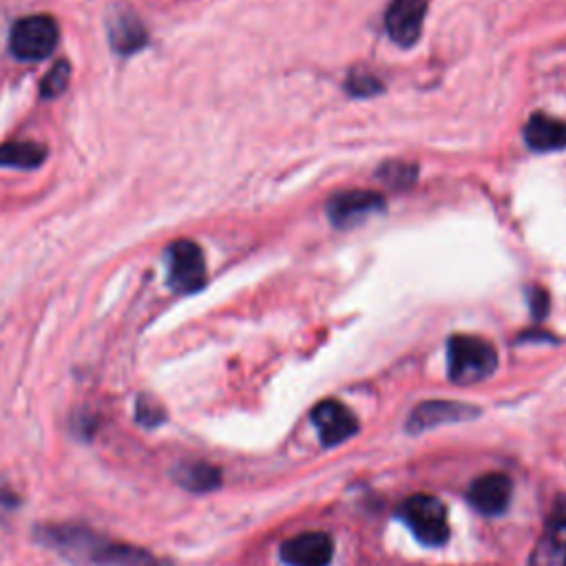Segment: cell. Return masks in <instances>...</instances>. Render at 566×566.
<instances>
[{"instance_id":"7","label":"cell","mask_w":566,"mask_h":566,"mask_svg":"<svg viewBox=\"0 0 566 566\" xmlns=\"http://www.w3.org/2000/svg\"><path fill=\"white\" fill-rule=\"evenodd\" d=\"M310 418L325 447H336L358 431V418L354 411L334 398L321 400L312 409Z\"/></svg>"},{"instance_id":"3","label":"cell","mask_w":566,"mask_h":566,"mask_svg":"<svg viewBox=\"0 0 566 566\" xmlns=\"http://www.w3.org/2000/svg\"><path fill=\"white\" fill-rule=\"evenodd\" d=\"M398 517L409 526L418 542L424 546H440L449 539V520L444 504L429 493L409 495L400 509Z\"/></svg>"},{"instance_id":"9","label":"cell","mask_w":566,"mask_h":566,"mask_svg":"<svg viewBox=\"0 0 566 566\" xmlns=\"http://www.w3.org/2000/svg\"><path fill=\"white\" fill-rule=\"evenodd\" d=\"M429 0H391L385 13V29L389 38L400 46L418 42L427 15Z\"/></svg>"},{"instance_id":"13","label":"cell","mask_w":566,"mask_h":566,"mask_svg":"<svg viewBox=\"0 0 566 566\" xmlns=\"http://www.w3.org/2000/svg\"><path fill=\"white\" fill-rule=\"evenodd\" d=\"M524 139L537 153L562 150L566 148V122L544 113H533L524 126Z\"/></svg>"},{"instance_id":"21","label":"cell","mask_w":566,"mask_h":566,"mask_svg":"<svg viewBox=\"0 0 566 566\" xmlns=\"http://www.w3.org/2000/svg\"><path fill=\"white\" fill-rule=\"evenodd\" d=\"M531 307H533V314L537 318H542L546 314V307H548V296L544 290H533V296H531Z\"/></svg>"},{"instance_id":"20","label":"cell","mask_w":566,"mask_h":566,"mask_svg":"<svg viewBox=\"0 0 566 566\" xmlns=\"http://www.w3.org/2000/svg\"><path fill=\"white\" fill-rule=\"evenodd\" d=\"M380 88H382L380 82L376 77H371V75L360 73V75H352L349 77V91L354 95H371V93H376Z\"/></svg>"},{"instance_id":"12","label":"cell","mask_w":566,"mask_h":566,"mask_svg":"<svg viewBox=\"0 0 566 566\" xmlns=\"http://www.w3.org/2000/svg\"><path fill=\"white\" fill-rule=\"evenodd\" d=\"M513 495V482L504 473H484L475 478L467 491L469 504L482 515H500Z\"/></svg>"},{"instance_id":"14","label":"cell","mask_w":566,"mask_h":566,"mask_svg":"<svg viewBox=\"0 0 566 566\" xmlns=\"http://www.w3.org/2000/svg\"><path fill=\"white\" fill-rule=\"evenodd\" d=\"M108 38L115 51L133 53L146 44V29L130 11H119L108 29Z\"/></svg>"},{"instance_id":"10","label":"cell","mask_w":566,"mask_h":566,"mask_svg":"<svg viewBox=\"0 0 566 566\" xmlns=\"http://www.w3.org/2000/svg\"><path fill=\"white\" fill-rule=\"evenodd\" d=\"M385 199L374 190H347L329 199L327 217L338 228H349L382 210Z\"/></svg>"},{"instance_id":"4","label":"cell","mask_w":566,"mask_h":566,"mask_svg":"<svg viewBox=\"0 0 566 566\" xmlns=\"http://www.w3.org/2000/svg\"><path fill=\"white\" fill-rule=\"evenodd\" d=\"M57 35H60L57 22L46 13H35V15L20 18L13 24L9 35V46L18 60L33 62L53 53L57 44Z\"/></svg>"},{"instance_id":"11","label":"cell","mask_w":566,"mask_h":566,"mask_svg":"<svg viewBox=\"0 0 566 566\" xmlns=\"http://www.w3.org/2000/svg\"><path fill=\"white\" fill-rule=\"evenodd\" d=\"M480 416V409L467 402L455 400H427L420 402L407 418V431L420 433L431 427H440L447 422H462Z\"/></svg>"},{"instance_id":"6","label":"cell","mask_w":566,"mask_h":566,"mask_svg":"<svg viewBox=\"0 0 566 566\" xmlns=\"http://www.w3.org/2000/svg\"><path fill=\"white\" fill-rule=\"evenodd\" d=\"M528 566H566V497H557L539 539L535 542Z\"/></svg>"},{"instance_id":"15","label":"cell","mask_w":566,"mask_h":566,"mask_svg":"<svg viewBox=\"0 0 566 566\" xmlns=\"http://www.w3.org/2000/svg\"><path fill=\"white\" fill-rule=\"evenodd\" d=\"M175 480L192 493H206L219 486L221 473L208 462H184L175 469Z\"/></svg>"},{"instance_id":"2","label":"cell","mask_w":566,"mask_h":566,"mask_svg":"<svg viewBox=\"0 0 566 566\" xmlns=\"http://www.w3.org/2000/svg\"><path fill=\"white\" fill-rule=\"evenodd\" d=\"M497 367L495 347L469 334H455L447 343V374L455 385H473L491 376Z\"/></svg>"},{"instance_id":"16","label":"cell","mask_w":566,"mask_h":566,"mask_svg":"<svg viewBox=\"0 0 566 566\" xmlns=\"http://www.w3.org/2000/svg\"><path fill=\"white\" fill-rule=\"evenodd\" d=\"M46 150L35 142H9L0 146V166L11 168H35L44 161Z\"/></svg>"},{"instance_id":"1","label":"cell","mask_w":566,"mask_h":566,"mask_svg":"<svg viewBox=\"0 0 566 566\" xmlns=\"http://www.w3.org/2000/svg\"><path fill=\"white\" fill-rule=\"evenodd\" d=\"M35 535L44 546L80 566H146L150 562L144 548L113 542L77 524L38 526Z\"/></svg>"},{"instance_id":"19","label":"cell","mask_w":566,"mask_h":566,"mask_svg":"<svg viewBox=\"0 0 566 566\" xmlns=\"http://www.w3.org/2000/svg\"><path fill=\"white\" fill-rule=\"evenodd\" d=\"M135 418H137L144 427H155V424H159V422L164 420L161 405H157V402L150 400L148 396H139V398H137Z\"/></svg>"},{"instance_id":"17","label":"cell","mask_w":566,"mask_h":566,"mask_svg":"<svg viewBox=\"0 0 566 566\" xmlns=\"http://www.w3.org/2000/svg\"><path fill=\"white\" fill-rule=\"evenodd\" d=\"M378 177L382 181H387L391 188H409L416 181V177H418V168L413 164L389 161V164L380 166Z\"/></svg>"},{"instance_id":"8","label":"cell","mask_w":566,"mask_h":566,"mask_svg":"<svg viewBox=\"0 0 566 566\" xmlns=\"http://www.w3.org/2000/svg\"><path fill=\"white\" fill-rule=\"evenodd\" d=\"M279 555L287 566H329L334 542L323 531H307L285 539Z\"/></svg>"},{"instance_id":"18","label":"cell","mask_w":566,"mask_h":566,"mask_svg":"<svg viewBox=\"0 0 566 566\" xmlns=\"http://www.w3.org/2000/svg\"><path fill=\"white\" fill-rule=\"evenodd\" d=\"M69 77H71V66H69V62H66V60H57V62L49 69V73L44 75V80H42V84H40L42 97H57V95L66 88Z\"/></svg>"},{"instance_id":"5","label":"cell","mask_w":566,"mask_h":566,"mask_svg":"<svg viewBox=\"0 0 566 566\" xmlns=\"http://www.w3.org/2000/svg\"><path fill=\"white\" fill-rule=\"evenodd\" d=\"M168 281L177 292H195L206 283L203 252L195 241L181 239L168 250Z\"/></svg>"}]
</instances>
